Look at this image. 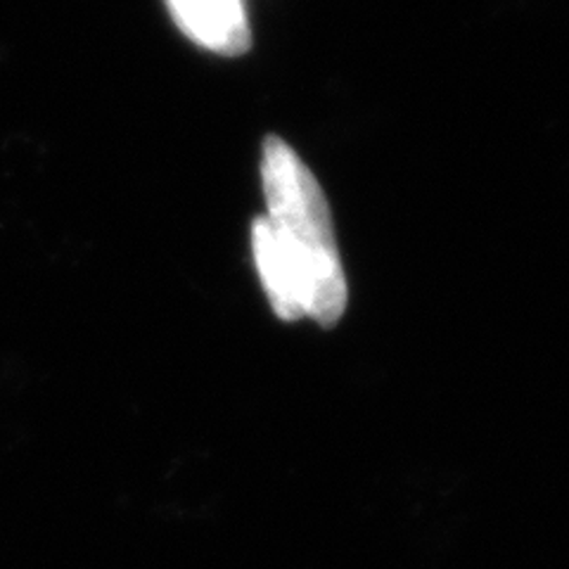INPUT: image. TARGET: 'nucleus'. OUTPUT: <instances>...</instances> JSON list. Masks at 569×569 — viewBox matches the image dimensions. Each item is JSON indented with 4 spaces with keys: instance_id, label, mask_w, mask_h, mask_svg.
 <instances>
[{
    "instance_id": "f257e3e1",
    "label": "nucleus",
    "mask_w": 569,
    "mask_h": 569,
    "mask_svg": "<svg viewBox=\"0 0 569 569\" xmlns=\"http://www.w3.org/2000/svg\"><path fill=\"white\" fill-rule=\"evenodd\" d=\"M261 181L269 213L252 223V254L273 313L332 328L347 311L349 290L326 194L278 136L263 140Z\"/></svg>"
},
{
    "instance_id": "f03ea898",
    "label": "nucleus",
    "mask_w": 569,
    "mask_h": 569,
    "mask_svg": "<svg viewBox=\"0 0 569 569\" xmlns=\"http://www.w3.org/2000/svg\"><path fill=\"white\" fill-rule=\"evenodd\" d=\"M173 22L192 43L238 58L252 46L244 0H167Z\"/></svg>"
}]
</instances>
